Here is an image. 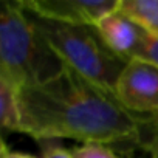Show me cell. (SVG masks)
I'll return each mask as SVG.
<instances>
[{"mask_svg":"<svg viewBox=\"0 0 158 158\" xmlns=\"http://www.w3.org/2000/svg\"><path fill=\"white\" fill-rule=\"evenodd\" d=\"M19 104L20 132L36 139L113 144L138 138L139 116L70 67L45 84L20 89Z\"/></svg>","mask_w":158,"mask_h":158,"instance_id":"cell-1","label":"cell"},{"mask_svg":"<svg viewBox=\"0 0 158 158\" xmlns=\"http://www.w3.org/2000/svg\"><path fill=\"white\" fill-rule=\"evenodd\" d=\"M65 67L28 19L19 0L3 2L0 13V79L20 90L51 81Z\"/></svg>","mask_w":158,"mask_h":158,"instance_id":"cell-2","label":"cell"},{"mask_svg":"<svg viewBox=\"0 0 158 158\" xmlns=\"http://www.w3.org/2000/svg\"><path fill=\"white\" fill-rule=\"evenodd\" d=\"M23 11L67 67L115 93L116 82L129 60L106 44L96 25L67 23Z\"/></svg>","mask_w":158,"mask_h":158,"instance_id":"cell-3","label":"cell"},{"mask_svg":"<svg viewBox=\"0 0 158 158\" xmlns=\"http://www.w3.org/2000/svg\"><path fill=\"white\" fill-rule=\"evenodd\" d=\"M115 95L135 115H158V67L141 59H130L116 82Z\"/></svg>","mask_w":158,"mask_h":158,"instance_id":"cell-4","label":"cell"},{"mask_svg":"<svg viewBox=\"0 0 158 158\" xmlns=\"http://www.w3.org/2000/svg\"><path fill=\"white\" fill-rule=\"evenodd\" d=\"M23 10L40 17L81 25H96L119 6V0H19Z\"/></svg>","mask_w":158,"mask_h":158,"instance_id":"cell-5","label":"cell"},{"mask_svg":"<svg viewBox=\"0 0 158 158\" xmlns=\"http://www.w3.org/2000/svg\"><path fill=\"white\" fill-rule=\"evenodd\" d=\"M96 28L106 40V44L118 56L127 60L135 57L136 48L146 31V28L141 23L123 13L119 6L113 13L107 14L101 22H98Z\"/></svg>","mask_w":158,"mask_h":158,"instance_id":"cell-6","label":"cell"},{"mask_svg":"<svg viewBox=\"0 0 158 158\" xmlns=\"http://www.w3.org/2000/svg\"><path fill=\"white\" fill-rule=\"evenodd\" d=\"M0 118L5 130L20 132L19 89L5 79H0Z\"/></svg>","mask_w":158,"mask_h":158,"instance_id":"cell-7","label":"cell"},{"mask_svg":"<svg viewBox=\"0 0 158 158\" xmlns=\"http://www.w3.org/2000/svg\"><path fill=\"white\" fill-rule=\"evenodd\" d=\"M119 10L158 36V0H119Z\"/></svg>","mask_w":158,"mask_h":158,"instance_id":"cell-8","label":"cell"},{"mask_svg":"<svg viewBox=\"0 0 158 158\" xmlns=\"http://www.w3.org/2000/svg\"><path fill=\"white\" fill-rule=\"evenodd\" d=\"M136 144L143 150H146L150 158H158V115L139 116V132Z\"/></svg>","mask_w":158,"mask_h":158,"instance_id":"cell-9","label":"cell"},{"mask_svg":"<svg viewBox=\"0 0 158 158\" xmlns=\"http://www.w3.org/2000/svg\"><path fill=\"white\" fill-rule=\"evenodd\" d=\"M73 158H124L121 153L101 143H84L71 150Z\"/></svg>","mask_w":158,"mask_h":158,"instance_id":"cell-10","label":"cell"},{"mask_svg":"<svg viewBox=\"0 0 158 158\" xmlns=\"http://www.w3.org/2000/svg\"><path fill=\"white\" fill-rule=\"evenodd\" d=\"M133 59H141L158 67V36L146 28Z\"/></svg>","mask_w":158,"mask_h":158,"instance_id":"cell-11","label":"cell"},{"mask_svg":"<svg viewBox=\"0 0 158 158\" xmlns=\"http://www.w3.org/2000/svg\"><path fill=\"white\" fill-rule=\"evenodd\" d=\"M42 158H73L70 150H65L64 147H57V146H51L47 147L44 152Z\"/></svg>","mask_w":158,"mask_h":158,"instance_id":"cell-12","label":"cell"},{"mask_svg":"<svg viewBox=\"0 0 158 158\" xmlns=\"http://www.w3.org/2000/svg\"><path fill=\"white\" fill-rule=\"evenodd\" d=\"M2 158H36V156L19 150H11L5 143H2Z\"/></svg>","mask_w":158,"mask_h":158,"instance_id":"cell-13","label":"cell"}]
</instances>
